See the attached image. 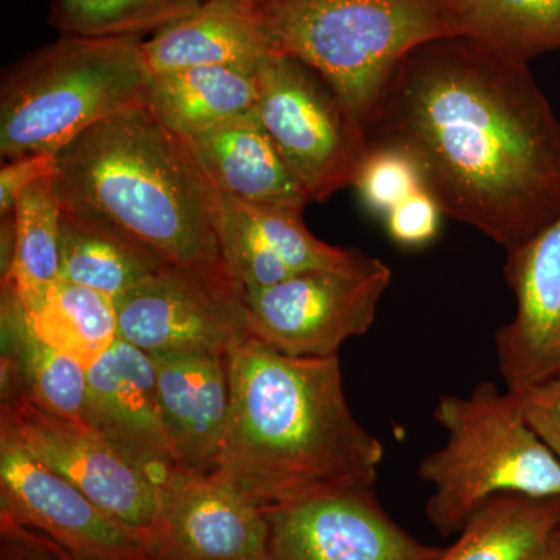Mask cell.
<instances>
[{
	"mask_svg": "<svg viewBox=\"0 0 560 560\" xmlns=\"http://www.w3.org/2000/svg\"><path fill=\"white\" fill-rule=\"evenodd\" d=\"M116 311L119 338L149 355L231 353L250 337L241 287L172 265L117 300Z\"/></svg>",
	"mask_w": 560,
	"mask_h": 560,
	"instance_id": "obj_10",
	"label": "cell"
},
{
	"mask_svg": "<svg viewBox=\"0 0 560 560\" xmlns=\"http://www.w3.org/2000/svg\"><path fill=\"white\" fill-rule=\"evenodd\" d=\"M221 205L224 256L246 290L270 289L298 272L357 267L368 257L316 238L302 219L304 209L246 205L226 197Z\"/></svg>",
	"mask_w": 560,
	"mask_h": 560,
	"instance_id": "obj_16",
	"label": "cell"
},
{
	"mask_svg": "<svg viewBox=\"0 0 560 560\" xmlns=\"http://www.w3.org/2000/svg\"><path fill=\"white\" fill-rule=\"evenodd\" d=\"M253 113L308 200L352 186L370 150L366 128L329 83L304 62L270 51L259 68Z\"/></svg>",
	"mask_w": 560,
	"mask_h": 560,
	"instance_id": "obj_7",
	"label": "cell"
},
{
	"mask_svg": "<svg viewBox=\"0 0 560 560\" xmlns=\"http://www.w3.org/2000/svg\"><path fill=\"white\" fill-rule=\"evenodd\" d=\"M60 278L113 301L167 267L160 256L127 235L62 209ZM173 267V265H172Z\"/></svg>",
	"mask_w": 560,
	"mask_h": 560,
	"instance_id": "obj_24",
	"label": "cell"
},
{
	"mask_svg": "<svg viewBox=\"0 0 560 560\" xmlns=\"http://www.w3.org/2000/svg\"><path fill=\"white\" fill-rule=\"evenodd\" d=\"M86 423L158 489L189 471L162 422L151 357L121 338L88 368Z\"/></svg>",
	"mask_w": 560,
	"mask_h": 560,
	"instance_id": "obj_13",
	"label": "cell"
},
{
	"mask_svg": "<svg viewBox=\"0 0 560 560\" xmlns=\"http://www.w3.org/2000/svg\"><path fill=\"white\" fill-rule=\"evenodd\" d=\"M183 140L221 197L272 208L305 209L311 202L254 113Z\"/></svg>",
	"mask_w": 560,
	"mask_h": 560,
	"instance_id": "obj_18",
	"label": "cell"
},
{
	"mask_svg": "<svg viewBox=\"0 0 560 560\" xmlns=\"http://www.w3.org/2000/svg\"><path fill=\"white\" fill-rule=\"evenodd\" d=\"M393 271L366 257L340 270L298 272L245 294L250 337L291 357L338 355L342 342L371 329Z\"/></svg>",
	"mask_w": 560,
	"mask_h": 560,
	"instance_id": "obj_8",
	"label": "cell"
},
{
	"mask_svg": "<svg viewBox=\"0 0 560 560\" xmlns=\"http://www.w3.org/2000/svg\"><path fill=\"white\" fill-rule=\"evenodd\" d=\"M162 422L180 466L212 477L219 470L231 410L230 353L150 355Z\"/></svg>",
	"mask_w": 560,
	"mask_h": 560,
	"instance_id": "obj_17",
	"label": "cell"
},
{
	"mask_svg": "<svg viewBox=\"0 0 560 560\" xmlns=\"http://www.w3.org/2000/svg\"><path fill=\"white\" fill-rule=\"evenodd\" d=\"M230 375V420L212 477L261 511L375 485L385 448L350 411L338 355H285L249 337L231 350Z\"/></svg>",
	"mask_w": 560,
	"mask_h": 560,
	"instance_id": "obj_2",
	"label": "cell"
},
{
	"mask_svg": "<svg viewBox=\"0 0 560 560\" xmlns=\"http://www.w3.org/2000/svg\"><path fill=\"white\" fill-rule=\"evenodd\" d=\"M0 436L16 442L102 510L151 533L160 489L88 423L50 415L18 397L2 400Z\"/></svg>",
	"mask_w": 560,
	"mask_h": 560,
	"instance_id": "obj_11",
	"label": "cell"
},
{
	"mask_svg": "<svg viewBox=\"0 0 560 560\" xmlns=\"http://www.w3.org/2000/svg\"><path fill=\"white\" fill-rule=\"evenodd\" d=\"M521 394L526 422L560 460V375Z\"/></svg>",
	"mask_w": 560,
	"mask_h": 560,
	"instance_id": "obj_30",
	"label": "cell"
},
{
	"mask_svg": "<svg viewBox=\"0 0 560 560\" xmlns=\"http://www.w3.org/2000/svg\"><path fill=\"white\" fill-rule=\"evenodd\" d=\"M55 175V154H31L3 162L0 171V215H11L33 184Z\"/></svg>",
	"mask_w": 560,
	"mask_h": 560,
	"instance_id": "obj_31",
	"label": "cell"
},
{
	"mask_svg": "<svg viewBox=\"0 0 560 560\" xmlns=\"http://www.w3.org/2000/svg\"><path fill=\"white\" fill-rule=\"evenodd\" d=\"M205 0H54L50 24L62 36L125 38L158 32Z\"/></svg>",
	"mask_w": 560,
	"mask_h": 560,
	"instance_id": "obj_27",
	"label": "cell"
},
{
	"mask_svg": "<svg viewBox=\"0 0 560 560\" xmlns=\"http://www.w3.org/2000/svg\"><path fill=\"white\" fill-rule=\"evenodd\" d=\"M550 560H560V533L552 540Z\"/></svg>",
	"mask_w": 560,
	"mask_h": 560,
	"instance_id": "obj_33",
	"label": "cell"
},
{
	"mask_svg": "<svg viewBox=\"0 0 560 560\" xmlns=\"http://www.w3.org/2000/svg\"><path fill=\"white\" fill-rule=\"evenodd\" d=\"M54 187L62 209L127 235L165 264L237 285L221 246L219 191L145 105L62 147Z\"/></svg>",
	"mask_w": 560,
	"mask_h": 560,
	"instance_id": "obj_3",
	"label": "cell"
},
{
	"mask_svg": "<svg viewBox=\"0 0 560 560\" xmlns=\"http://www.w3.org/2000/svg\"><path fill=\"white\" fill-rule=\"evenodd\" d=\"M433 418L447 441L418 475L433 488L425 512L442 536L459 533L492 497H560V460L526 422L522 394L481 382L469 396H441Z\"/></svg>",
	"mask_w": 560,
	"mask_h": 560,
	"instance_id": "obj_6",
	"label": "cell"
},
{
	"mask_svg": "<svg viewBox=\"0 0 560 560\" xmlns=\"http://www.w3.org/2000/svg\"><path fill=\"white\" fill-rule=\"evenodd\" d=\"M442 213L440 202L423 189L390 210L385 217L386 231L404 248H422L440 234Z\"/></svg>",
	"mask_w": 560,
	"mask_h": 560,
	"instance_id": "obj_29",
	"label": "cell"
},
{
	"mask_svg": "<svg viewBox=\"0 0 560 560\" xmlns=\"http://www.w3.org/2000/svg\"><path fill=\"white\" fill-rule=\"evenodd\" d=\"M368 136L407 151L445 215L504 250L560 215V120L528 65L478 40L411 50Z\"/></svg>",
	"mask_w": 560,
	"mask_h": 560,
	"instance_id": "obj_1",
	"label": "cell"
},
{
	"mask_svg": "<svg viewBox=\"0 0 560 560\" xmlns=\"http://www.w3.org/2000/svg\"><path fill=\"white\" fill-rule=\"evenodd\" d=\"M151 539L154 560H268L264 511L191 471L160 489Z\"/></svg>",
	"mask_w": 560,
	"mask_h": 560,
	"instance_id": "obj_15",
	"label": "cell"
},
{
	"mask_svg": "<svg viewBox=\"0 0 560 560\" xmlns=\"http://www.w3.org/2000/svg\"><path fill=\"white\" fill-rule=\"evenodd\" d=\"M2 305L33 337L86 368L119 340L116 301L62 279L27 293L2 290Z\"/></svg>",
	"mask_w": 560,
	"mask_h": 560,
	"instance_id": "obj_20",
	"label": "cell"
},
{
	"mask_svg": "<svg viewBox=\"0 0 560 560\" xmlns=\"http://www.w3.org/2000/svg\"><path fill=\"white\" fill-rule=\"evenodd\" d=\"M560 497L503 493L481 504L434 560H550Z\"/></svg>",
	"mask_w": 560,
	"mask_h": 560,
	"instance_id": "obj_22",
	"label": "cell"
},
{
	"mask_svg": "<svg viewBox=\"0 0 560 560\" xmlns=\"http://www.w3.org/2000/svg\"><path fill=\"white\" fill-rule=\"evenodd\" d=\"M0 515L38 530L84 560H154L150 530L102 510L90 497L0 436Z\"/></svg>",
	"mask_w": 560,
	"mask_h": 560,
	"instance_id": "obj_12",
	"label": "cell"
},
{
	"mask_svg": "<svg viewBox=\"0 0 560 560\" xmlns=\"http://www.w3.org/2000/svg\"><path fill=\"white\" fill-rule=\"evenodd\" d=\"M268 47L318 72L370 127L401 60L458 35L447 0H259Z\"/></svg>",
	"mask_w": 560,
	"mask_h": 560,
	"instance_id": "obj_4",
	"label": "cell"
},
{
	"mask_svg": "<svg viewBox=\"0 0 560 560\" xmlns=\"http://www.w3.org/2000/svg\"><path fill=\"white\" fill-rule=\"evenodd\" d=\"M0 560H70L69 552L38 530L0 515Z\"/></svg>",
	"mask_w": 560,
	"mask_h": 560,
	"instance_id": "obj_32",
	"label": "cell"
},
{
	"mask_svg": "<svg viewBox=\"0 0 560 560\" xmlns=\"http://www.w3.org/2000/svg\"><path fill=\"white\" fill-rule=\"evenodd\" d=\"M352 186L364 208L374 215H386L401 201L425 189L418 164L399 147L370 142Z\"/></svg>",
	"mask_w": 560,
	"mask_h": 560,
	"instance_id": "obj_28",
	"label": "cell"
},
{
	"mask_svg": "<svg viewBox=\"0 0 560 560\" xmlns=\"http://www.w3.org/2000/svg\"><path fill=\"white\" fill-rule=\"evenodd\" d=\"M503 272L515 312L497 330V360L506 389L521 394L560 375V215L506 250Z\"/></svg>",
	"mask_w": 560,
	"mask_h": 560,
	"instance_id": "obj_14",
	"label": "cell"
},
{
	"mask_svg": "<svg viewBox=\"0 0 560 560\" xmlns=\"http://www.w3.org/2000/svg\"><path fill=\"white\" fill-rule=\"evenodd\" d=\"M2 400L27 399L40 410L86 423L88 368L33 337L2 305Z\"/></svg>",
	"mask_w": 560,
	"mask_h": 560,
	"instance_id": "obj_23",
	"label": "cell"
},
{
	"mask_svg": "<svg viewBox=\"0 0 560 560\" xmlns=\"http://www.w3.org/2000/svg\"><path fill=\"white\" fill-rule=\"evenodd\" d=\"M264 514L268 560H434L442 550L401 528L374 485L338 486Z\"/></svg>",
	"mask_w": 560,
	"mask_h": 560,
	"instance_id": "obj_9",
	"label": "cell"
},
{
	"mask_svg": "<svg viewBox=\"0 0 560 560\" xmlns=\"http://www.w3.org/2000/svg\"><path fill=\"white\" fill-rule=\"evenodd\" d=\"M139 36H62L3 72V161L57 154L94 125L145 105L151 73Z\"/></svg>",
	"mask_w": 560,
	"mask_h": 560,
	"instance_id": "obj_5",
	"label": "cell"
},
{
	"mask_svg": "<svg viewBox=\"0 0 560 560\" xmlns=\"http://www.w3.org/2000/svg\"><path fill=\"white\" fill-rule=\"evenodd\" d=\"M61 213L54 176L24 191L13 212V256L2 290L27 293L60 278Z\"/></svg>",
	"mask_w": 560,
	"mask_h": 560,
	"instance_id": "obj_26",
	"label": "cell"
},
{
	"mask_svg": "<svg viewBox=\"0 0 560 560\" xmlns=\"http://www.w3.org/2000/svg\"><path fill=\"white\" fill-rule=\"evenodd\" d=\"M151 75L194 68H256L270 54L259 0H205L142 43Z\"/></svg>",
	"mask_w": 560,
	"mask_h": 560,
	"instance_id": "obj_19",
	"label": "cell"
},
{
	"mask_svg": "<svg viewBox=\"0 0 560 560\" xmlns=\"http://www.w3.org/2000/svg\"><path fill=\"white\" fill-rule=\"evenodd\" d=\"M257 68L215 66L151 75L145 106L180 139L253 113L259 102Z\"/></svg>",
	"mask_w": 560,
	"mask_h": 560,
	"instance_id": "obj_21",
	"label": "cell"
},
{
	"mask_svg": "<svg viewBox=\"0 0 560 560\" xmlns=\"http://www.w3.org/2000/svg\"><path fill=\"white\" fill-rule=\"evenodd\" d=\"M456 32L528 65L560 51V0H447Z\"/></svg>",
	"mask_w": 560,
	"mask_h": 560,
	"instance_id": "obj_25",
	"label": "cell"
},
{
	"mask_svg": "<svg viewBox=\"0 0 560 560\" xmlns=\"http://www.w3.org/2000/svg\"><path fill=\"white\" fill-rule=\"evenodd\" d=\"M66 551H68V550H66ZM69 559L70 560H84V559L77 558V556L70 555V552H69Z\"/></svg>",
	"mask_w": 560,
	"mask_h": 560,
	"instance_id": "obj_34",
	"label": "cell"
}]
</instances>
